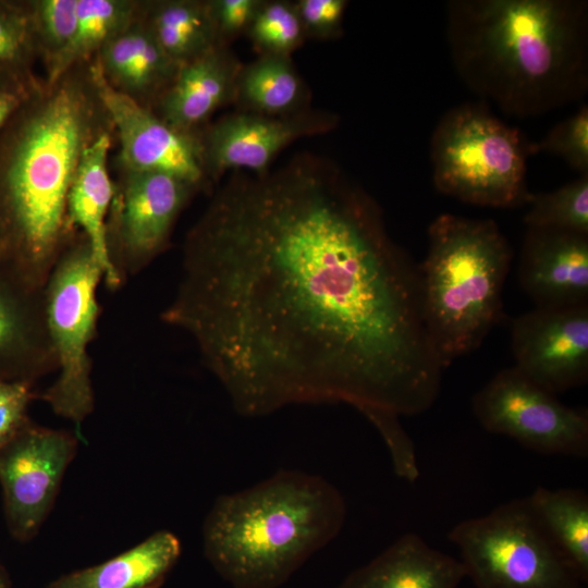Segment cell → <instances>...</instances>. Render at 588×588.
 <instances>
[{
    "label": "cell",
    "mask_w": 588,
    "mask_h": 588,
    "mask_svg": "<svg viewBox=\"0 0 588 588\" xmlns=\"http://www.w3.org/2000/svg\"><path fill=\"white\" fill-rule=\"evenodd\" d=\"M161 319L192 336L238 414L346 403L390 454L411 445L400 417L433 405L445 370L419 266L375 198L311 152L233 172L187 234Z\"/></svg>",
    "instance_id": "1"
},
{
    "label": "cell",
    "mask_w": 588,
    "mask_h": 588,
    "mask_svg": "<svg viewBox=\"0 0 588 588\" xmlns=\"http://www.w3.org/2000/svg\"><path fill=\"white\" fill-rule=\"evenodd\" d=\"M445 7L457 75L503 112L535 117L587 93V1L451 0Z\"/></svg>",
    "instance_id": "2"
},
{
    "label": "cell",
    "mask_w": 588,
    "mask_h": 588,
    "mask_svg": "<svg viewBox=\"0 0 588 588\" xmlns=\"http://www.w3.org/2000/svg\"><path fill=\"white\" fill-rule=\"evenodd\" d=\"M95 100V88L64 75L29 91L0 131V260L40 287L74 237L70 187L84 149L103 132Z\"/></svg>",
    "instance_id": "3"
},
{
    "label": "cell",
    "mask_w": 588,
    "mask_h": 588,
    "mask_svg": "<svg viewBox=\"0 0 588 588\" xmlns=\"http://www.w3.org/2000/svg\"><path fill=\"white\" fill-rule=\"evenodd\" d=\"M346 503L324 478L282 469L219 495L203 524V550L233 588H279L341 531Z\"/></svg>",
    "instance_id": "4"
},
{
    "label": "cell",
    "mask_w": 588,
    "mask_h": 588,
    "mask_svg": "<svg viewBox=\"0 0 588 588\" xmlns=\"http://www.w3.org/2000/svg\"><path fill=\"white\" fill-rule=\"evenodd\" d=\"M419 266L425 322L444 369L480 347L503 309L512 248L492 219L438 216Z\"/></svg>",
    "instance_id": "5"
},
{
    "label": "cell",
    "mask_w": 588,
    "mask_h": 588,
    "mask_svg": "<svg viewBox=\"0 0 588 588\" xmlns=\"http://www.w3.org/2000/svg\"><path fill=\"white\" fill-rule=\"evenodd\" d=\"M531 143L497 118L483 102L450 109L430 142L436 188L461 201L492 208L526 205Z\"/></svg>",
    "instance_id": "6"
},
{
    "label": "cell",
    "mask_w": 588,
    "mask_h": 588,
    "mask_svg": "<svg viewBox=\"0 0 588 588\" xmlns=\"http://www.w3.org/2000/svg\"><path fill=\"white\" fill-rule=\"evenodd\" d=\"M101 280L102 269L81 234L65 247L45 285L46 319L59 373L37 397L77 429L95 408L88 345L95 336Z\"/></svg>",
    "instance_id": "7"
},
{
    "label": "cell",
    "mask_w": 588,
    "mask_h": 588,
    "mask_svg": "<svg viewBox=\"0 0 588 588\" xmlns=\"http://www.w3.org/2000/svg\"><path fill=\"white\" fill-rule=\"evenodd\" d=\"M448 539L476 588H579L526 498L461 520Z\"/></svg>",
    "instance_id": "8"
},
{
    "label": "cell",
    "mask_w": 588,
    "mask_h": 588,
    "mask_svg": "<svg viewBox=\"0 0 588 588\" xmlns=\"http://www.w3.org/2000/svg\"><path fill=\"white\" fill-rule=\"evenodd\" d=\"M473 413L489 432L541 454H588L586 409L561 403L516 367L497 372L471 399Z\"/></svg>",
    "instance_id": "9"
},
{
    "label": "cell",
    "mask_w": 588,
    "mask_h": 588,
    "mask_svg": "<svg viewBox=\"0 0 588 588\" xmlns=\"http://www.w3.org/2000/svg\"><path fill=\"white\" fill-rule=\"evenodd\" d=\"M78 436L27 421L0 450V486L5 525L20 543L32 541L50 515Z\"/></svg>",
    "instance_id": "10"
},
{
    "label": "cell",
    "mask_w": 588,
    "mask_h": 588,
    "mask_svg": "<svg viewBox=\"0 0 588 588\" xmlns=\"http://www.w3.org/2000/svg\"><path fill=\"white\" fill-rule=\"evenodd\" d=\"M194 191L168 173L126 170L119 193L113 194L107 224L109 257L122 282L166 248L172 226Z\"/></svg>",
    "instance_id": "11"
},
{
    "label": "cell",
    "mask_w": 588,
    "mask_h": 588,
    "mask_svg": "<svg viewBox=\"0 0 588 588\" xmlns=\"http://www.w3.org/2000/svg\"><path fill=\"white\" fill-rule=\"evenodd\" d=\"M96 95L118 130L125 170L157 171L173 175L195 189L207 180L200 139L179 131L115 89L97 62L90 68Z\"/></svg>",
    "instance_id": "12"
},
{
    "label": "cell",
    "mask_w": 588,
    "mask_h": 588,
    "mask_svg": "<svg viewBox=\"0 0 588 588\" xmlns=\"http://www.w3.org/2000/svg\"><path fill=\"white\" fill-rule=\"evenodd\" d=\"M515 365L529 379L559 394L588 380V304L536 307L512 322Z\"/></svg>",
    "instance_id": "13"
},
{
    "label": "cell",
    "mask_w": 588,
    "mask_h": 588,
    "mask_svg": "<svg viewBox=\"0 0 588 588\" xmlns=\"http://www.w3.org/2000/svg\"><path fill=\"white\" fill-rule=\"evenodd\" d=\"M338 122V115L305 110L280 117L246 111L225 115L200 138L206 174L216 180L228 170L264 173L292 142L329 132Z\"/></svg>",
    "instance_id": "14"
},
{
    "label": "cell",
    "mask_w": 588,
    "mask_h": 588,
    "mask_svg": "<svg viewBox=\"0 0 588 588\" xmlns=\"http://www.w3.org/2000/svg\"><path fill=\"white\" fill-rule=\"evenodd\" d=\"M45 287L0 260V381L34 383L56 371Z\"/></svg>",
    "instance_id": "15"
},
{
    "label": "cell",
    "mask_w": 588,
    "mask_h": 588,
    "mask_svg": "<svg viewBox=\"0 0 588 588\" xmlns=\"http://www.w3.org/2000/svg\"><path fill=\"white\" fill-rule=\"evenodd\" d=\"M518 278L536 307L588 304V234L527 228Z\"/></svg>",
    "instance_id": "16"
},
{
    "label": "cell",
    "mask_w": 588,
    "mask_h": 588,
    "mask_svg": "<svg viewBox=\"0 0 588 588\" xmlns=\"http://www.w3.org/2000/svg\"><path fill=\"white\" fill-rule=\"evenodd\" d=\"M242 64L218 45L179 66L159 100L160 119L170 126L192 133L221 106L234 100Z\"/></svg>",
    "instance_id": "17"
},
{
    "label": "cell",
    "mask_w": 588,
    "mask_h": 588,
    "mask_svg": "<svg viewBox=\"0 0 588 588\" xmlns=\"http://www.w3.org/2000/svg\"><path fill=\"white\" fill-rule=\"evenodd\" d=\"M465 577L460 560L406 532L338 588H457Z\"/></svg>",
    "instance_id": "18"
},
{
    "label": "cell",
    "mask_w": 588,
    "mask_h": 588,
    "mask_svg": "<svg viewBox=\"0 0 588 588\" xmlns=\"http://www.w3.org/2000/svg\"><path fill=\"white\" fill-rule=\"evenodd\" d=\"M110 136L101 132L83 151L68 196V219L87 238L111 290L123 284L108 253L107 215L114 194L107 170Z\"/></svg>",
    "instance_id": "19"
},
{
    "label": "cell",
    "mask_w": 588,
    "mask_h": 588,
    "mask_svg": "<svg viewBox=\"0 0 588 588\" xmlns=\"http://www.w3.org/2000/svg\"><path fill=\"white\" fill-rule=\"evenodd\" d=\"M181 553L177 536L158 530L111 559L59 576L45 588H161Z\"/></svg>",
    "instance_id": "20"
},
{
    "label": "cell",
    "mask_w": 588,
    "mask_h": 588,
    "mask_svg": "<svg viewBox=\"0 0 588 588\" xmlns=\"http://www.w3.org/2000/svg\"><path fill=\"white\" fill-rule=\"evenodd\" d=\"M97 64L106 79L136 100L162 91L179 65L162 50L145 21H134L98 52ZM161 91V94H162Z\"/></svg>",
    "instance_id": "21"
},
{
    "label": "cell",
    "mask_w": 588,
    "mask_h": 588,
    "mask_svg": "<svg viewBox=\"0 0 588 588\" xmlns=\"http://www.w3.org/2000/svg\"><path fill=\"white\" fill-rule=\"evenodd\" d=\"M552 542L580 583L588 581V495L581 489L538 487L526 497Z\"/></svg>",
    "instance_id": "22"
},
{
    "label": "cell",
    "mask_w": 588,
    "mask_h": 588,
    "mask_svg": "<svg viewBox=\"0 0 588 588\" xmlns=\"http://www.w3.org/2000/svg\"><path fill=\"white\" fill-rule=\"evenodd\" d=\"M144 21L179 66L220 45L210 1H160L151 5Z\"/></svg>",
    "instance_id": "23"
},
{
    "label": "cell",
    "mask_w": 588,
    "mask_h": 588,
    "mask_svg": "<svg viewBox=\"0 0 588 588\" xmlns=\"http://www.w3.org/2000/svg\"><path fill=\"white\" fill-rule=\"evenodd\" d=\"M303 98V83L289 57L261 54L248 65H242L234 100L244 111L287 115L304 110Z\"/></svg>",
    "instance_id": "24"
},
{
    "label": "cell",
    "mask_w": 588,
    "mask_h": 588,
    "mask_svg": "<svg viewBox=\"0 0 588 588\" xmlns=\"http://www.w3.org/2000/svg\"><path fill=\"white\" fill-rule=\"evenodd\" d=\"M136 3L125 0H77V20L70 44L49 61L48 85L63 77L135 21Z\"/></svg>",
    "instance_id": "25"
},
{
    "label": "cell",
    "mask_w": 588,
    "mask_h": 588,
    "mask_svg": "<svg viewBox=\"0 0 588 588\" xmlns=\"http://www.w3.org/2000/svg\"><path fill=\"white\" fill-rule=\"evenodd\" d=\"M524 217L527 228L588 234V174L548 193H531Z\"/></svg>",
    "instance_id": "26"
},
{
    "label": "cell",
    "mask_w": 588,
    "mask_h": 588,
    "mask_svg": "<svg viewBox=\"0 0 588 588\" xmlns=\"http://www.w3.org/2000/svg\"><path fill=\"white\" fill-rule=\"evenodd\" d=\"M247 33L261 54L290 57L306 37L295 3L262 1Z\"/></svg>",
    "instance_id": "27"
},
{
    "label": "cell",
    "mask_w": 588,
    "mask_h": 588,
    "mask_svg": "<svg viewBox=\"0 0 588 588\" xmlns=\"http://www.w3.org/2000/svg\"><path fill=\"white\" fill-rule=\"evenodd\" d=\"M26 7L35 41L50 61L73 38L77 20V0H37Z\"/></svg>",
    "instance_id": "28"
},
{
    "label": "cell",
    "mask_w": 588,
    "mask_h": 588,
    "mask_svg": "<svg viewBox=\"0 0 588 588\" xmlns=\"http://www.w3.org/2000/svg\"><path fill=\"white\" fill-rule=\"evenodd\" d=\"M534 154L562 158L579 175L588 174V106L559 122L540 142L531 143Z\"/></svg>",
    "instance_id": "29"
},
{
    "label": "cell",
    "mask_w": 588,
    "mask_h": 588,
    "mask_svg": "<svg viewBox=\"0 0 588 588\" xmlns=\"http://www.w3.org/2000/svg\"><path fill=\"white\" fill-rule=\"evenodd\" d=\"M35 44L27 7L0 1V70L20 76Z\"/></svg>",
    "instance_id": "30"
},
{
    "label": "cell",
    "mask_w": 588,
    "mask_h": 588,
    "mask_svg": "<svg viewBox=\"0 0 588 588\" xmlns=\"http://www.w3.org/2000/svg\"><path fill=\"white\" fill-rule=\"evenodd\" d=\"M34 383L0 381V450L29 421L27 411L37 397Z\"/></svg>",
    "instance_id": "31"
},
{
    "label": "cell",
    "mask_w": 588,
    "mask_h": 588,
    "mask_svg": "<svg viewBox=\"0 0 588 588\" xmlns=\"http://www.w3.org/2000/svg\"><path fill=\"white\" fill-rule=\"evenodd\" d=\"M295 7L306 36L332 38L342 32L347 1L299 0Z\"/></svg>",
    "instance_id": "32"
},
{
    "label": "cell",
    "mask_w": 588,
    "mask_h": 588,
    "mask_svg": "<svg viewBox=\"0 0 588 588\" xmlns=\"http://www.w3.org/2000/svg\"><path fill=\"white\" fill-rule=\"evenodd\" d=\"M261 2L260 0L210 1L219 44L224 46V40L247 32Z\"/></svg>",
    "instance_id": "33"
},
{
    "label": "cell",
    "mask_w": 588,
    "mask_h": 588,
    "mask_svg": "<svg viewBox=\"0 0 588 588\" xmlns=\"http://www.w3.org/2000/svg\"><path fill=\"white\" fill-rule=\"evenodd\" d=\"M29 91L20 76H9L0 82V131L25 101Z\"/></svg>",
    "instance_id": "34"
},
{
    "label": "cell",
    "mask_w": 588,
    "mask_h": 588,
    "mask_svg": "<svg viewBox=\"0 0 588 588\" xmlns=\"http://www.w3.org/2000/svg\"><path fill=\"white\" fill-rule=\"evenodd\" d=\"M0 588H12V581L5 566L0 562Z\"/></svg>",
    "instance_id": "35"
},
{
    "label": "cell",
    "mask_w": 588,
    "mask_h": 588,
    "mask_svg": "<svg viewBox=\"0 0 588 588\" xmlns=\"http://www.w3.org/2000/svg\"><path fill=\"white\" fill-rule=\"evenodd\" d=\"M1 74H4V72H2V71L0 70V75H1Z\"/></svg>",
    "instance_id": "36"
},
{
    "label": "cell",
    "mask_w": 588,
    "mask_h": 588,
    "mask_svg": "<svg viewBox=\"0 0 588 588\" xmlns=\"http://www.w3.org/2000/svg\"><path fill=\"white\" fill-rule=\"evenodd\" d=\"M579 588H581V587H579Z\"/></svg>",
    "instance_id": "37"
}]
</instances>
